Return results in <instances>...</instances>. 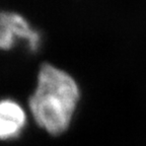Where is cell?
<instances>
[{
    "mask_svg": "<svg viewBox=\"0 0 146 146\" xmlns=\"http://www.w3.org/2000/svg\"><path fill=\"white\" fill-rule=\"evenodd\" d=\"M19 42L36 50L41 44V35L21 14L0 12V50H9Z\"/></svg>",
    "mask_w": 146,
    "mask_h": 146,
    "instance_id": "2",
    "label": "cell"
},
{
    "mask_svg": "<svg viewBox=\"0 0 146 146\" xmlns=\"http://www.w3.org/2000/svg\"><path fill=\"white\" fill-rule=\"evenodd\" d=\"M79 98V86L68 72L44 63L27 107L36 125L56 136L68 129Z\"/></svg>",
    "mask_w": 146,
    "mask_h": 146,
    "instance_id": "1",
    "label": "cell"
},
{
    "mask_svg": "<svg viewBox=\"0 0 146 146\" xmlns=\"http://www.w3.org/2000/svg\"><path fill=\"white\" fill-rule=\"evenodd\" d=\"M27 120V112L18 100L0 98V142L17 139L25 130Z\"/></svg>",
    "mask_w": 146,
    "mask_h": 146,
    "instance_id": "3",
    "label": "cell"
}]
</instances>
